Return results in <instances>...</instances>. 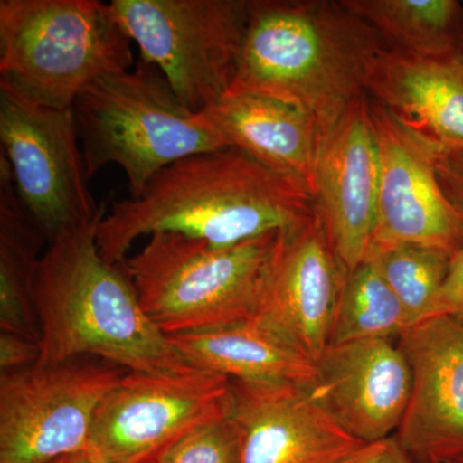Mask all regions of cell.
Returning a JSON list of instances; mask_svg holds the SVG:
<instances>
[{"label": "cell", "instance_id": "obj_12", "mask_svg": "<svg viewBox=\"0 0 463 463\" xmlns=\"http://www.w3.org/2000/svg\"><path fill=\"white\" fill-rule=\"evenodd\" d=\"M347 272L316 209L279 233L250 322L316 364L330 345Z\"/></svg>", "mask_w": 463, "mask_h": 463}, {"label": "cell", "instance_id": "obj_24", "mask_svg": "<svg viewBox=\"0 0 463 463\" xmlns=\"http://www.w3.org/2000/svg\"><path fill=\"white\" fill-rule=\"evenodd\" d=\"M239 439L227 413L179 439L157 463H239Z\"/></svg>", "mask_w": 463, "mask_h": 463}, {"label": "cell", "instance_id": "obj_31", "mask_svg": "<svg viewBox=\"0 0 463 463\" xmlns=\"http://www.w3.org/2000/svg\"><path fill=\"white\" fill-rule=\"evenodd\" d=\"M455 463H463V456L461 457V458L457 459Z\"/></svg>", "mask_w": 463, "mask_h": 463}, {"label": "cell", "instance_id": "obj_3", "mask_svg": "<svg viewBox=\"0 0 463 463\" xmlns=\"http://www.w3.org/2000/svg\"><path fill=\"white\" fill-rule=\"evenodd\" d=\"M385 48L343 0H250L228 93L288 103L325 136L365 93L370 67Z\"/></svg>", "mask_w": 463, "mask_h": 463}, {"label": "cell", "instance_id": "obj_28", "mask_svg": "<svg viewBox=\"0 0 463 463\" xmlns=\"http://www.w3.org/2000/svg\"><path fill=\"white\" fill-rule=\"evenodd\" d=\"M352 463H413L395 435L364 444Z\"/></svg>", "mask_w": 463, "mask_h": 463}, {"label": "cell", "instance_id": "obj_15", "mask_svg": "<svg viewBox=\"0 0 463 463\" xmlns=\"http://www.w3.org/2000/svg\"><path fill=\"white\" fill-rule=\"evenodd\" d=\"M379 179V148L364 93L323 136L313 194L332 249L347 270L370 251Z\"/></svg>", "mask_w": 463, "mask_h": 463}, {"label": "cell", "instance_id": "obj_17", "mask_svg": "<svg viewBox=\"0 0 463 463\" xmlns=\"http://www.w3.org/2000/svg\"><path fill=\"white\" fill-rule=\"evenodd\" d=\"M365 94L441 151L463 154V53L381 51Z\"/></svg>", "mask_w": 463, "mask_h": 463}, {"label": "cell", "instance_id": "obj_10", "mask_svg": "<svg viewBox=\"0 0 463 463\" xmlns=\"http://www.w3.org/2000/svg\"><path fill=\"white\" fill-rule=\"evenodd\" d=\"M124 374L76 359L2 373L0 463H51L85 453L97 407Z\"/></svg>", "mask_w": 463, "mask_h": 463}, {"label": "cell", "instance_id": "obj_11", "mask_svg": "<svg viewBox=\"0 0 463 463\" xmlns=\"http://www.w3.org/2000/svg\"><path fill=\"white\" fill-rule=\"evenodd\" d=\"M370 112L379 148L380 179L368 252L421 246L455 254L463 243V222L439 182V148L371 99Z\"/></svg>", "mask_w": 463, "mask_h": 463}, {"label": "cell", "instance_id": "obj_7", "mask_svg": "<svg viewBox=\"0 0 463 463\" xmlns=\"http://www.w3.org/2000/svg\"><path fill=\"white\" fill-rule=\"evenodd\" d=\"M250 0H112L118 25L194 114L230 91Z\"/></svg>", "mask_w": 463, "mask_h": 463}, {"label": "cell", "instance_id": "obj_22", "mask_svg": "<svg viewBox=\"0 0 463 463\" xmlns=\"http://www.w3.org/2000/svg\"><path fill=\"white\" fill-rule=\"evenodd\" d=\"M413 323L399 298L365 259L347 272L332 330L331 343L399 339Z\"/></svg>", "mask_w": 463, "mask_h": 463}, {"label": "cell", "instance_id": "obj_6", "mask_svg": "<svg viewBox=\"0 0 463 463\" xmlns=\"http://www.w3.org/2000/svg\"><path fill=\"white\" fill-rule=\"evenodd\" d=\"M281 232L233 246L158 232L123 267L146 315L166 336L240 325L255 315Z\"/></svg>", "mask_w": 463, "mask_h": 463}, {"label": "cell", "instance_id": "obj_2", "mask_svg": "<svg viewBox=\"0 0 463 463\" xmlns=\"http://www.w3.org/2000/svg\"><path fill=\"white\" fill-rule=\"evenodd\" d=\"M103 218L105 212L63 231L39 258L33 288L41 331L38 364L96 355L130 373L194 370L146 315L123 264L99 254L97 231Z\"/></svg>", "mask_w": 463, "mask_h": 463}, {"label": "cell", "instance_id": "obj_19", "mask_svg": "<svg viewBox=\"0 0 463 463\" xmlns=\"http://www.w3.org/2000/svg\"><path fill=\"white\" fill-rule=\"evenodd\" d=\"M191 367L230 380L315 385V364L254 322L169 336Z\"/></svg>", "mask_w": 463, "mask_h": 463}, {"label": "cell", "instance_id": "obj_8", "mask_svg": "<svg viewBox=\"0 0 463 463\" xmlns=\"http://www.w3.org/2000/svg\"><path fill=\"white\" fill-rule=\"evenodd\" d=\"M0 143L21 205L48 242L105 212L88 187L72 109L45 108L0 87Z\"/></svg>", "mask_w": 463, "mask_h": 463}, {"label": "cell", "instance_id": "obj_16", "mask_svg": "<svg viewBox=\"0 0 463 463\" xmlns=\"http://www.w3.org/2000/svg\"><path fill=\"white\" fill-rule=\"evenodd\" d=\"M315 370L316 401L347 434L373 443L398 431L412 394V373L394 340L332 344Z\"/></svg>", "mask_w": 463, "mask_h": 463}, {"label": "cell", "instance_id": "obj_21", "mask_svg": "<svg viewBox=\"0 0 463 463\" xmlns=\"http://www.w3.org/2000/svg\"><path fill=\"white\" fill-rule=\"evenodd\" d=\"M389 50L417 54L463 53V3L458 0H343Z\"/></svg>", "mask_w": 463, "mask_h": 463}, {"label": "cell", "instance_id": "obj_20", "mask_svg": "<svg viewBox=\"0 0 463 463\" xmlns=\"http://www.w3.org/2000/svg\"><path fill=\"white\" fill-rule=\"evenodd\" d=\"M39 232L21 205L7 160L0 157V326L2 331L41 341L33 306Z\"/></svg>", "mask_w": 463, "mask_h": 463}, {"label": "cell", "instance_id": "obj_5", "mask_svg": "<svg viewBox=\"0 0 463 463\" xmlns=\"http://www.w3.org/2000/svg\"><path fill=\"white\" fill-rule=\"evenodd\" d=\"M72 112L88 175L120 166L132 197L183 158L230 147L183 105L160 70L142 60L133 71L96 81L76 99Z\"/></svg>", "mask_w": 463, "mask_h": 463}, {"label": "cell", "instance_id": "obj_26", "mask_svg": "<svg viewBox=\"0 0 463 463\" xmlns=\"http://www.w3.org/2000/svg\"><path fill=\"white\" fill-rule=\"evenodd\" d=\"M41 343L2 331L0 335V368L2 373L38 364Z\"/></svg>", "mask_w": 463, "mask_h": 463}, {"label": "cell", "instance_id": "obj_25", "mask_svg": "<svg viewBox=\"0 0 463 463\" xmlns=\"http://www.w3.org/2000/svg\"><path fill=\"white\" fill-rule=\"evenodd\" d=\"M446 316L463 326V243L450 257L449 269L441 286L432 317Z\"/></svg>", "mask_w": 463, "mask_h": 463}, {"label": "cell", "instance_id": "obj_13", "mask_svg": "<svg viewBox=\"0 0 463 463\" xmlns=\"http://www.w3.org/2000/svg\"><path fill=\"white\" fill-rule=\"evenodd\" d=\"M227 416L239 439V463H352L364 448L319 405L312 389L231 380Z\"/></svg>", "mask_w": 463, "mask_h": 463}, {"label": "cell", "instance_id": "obj_9", "mask_svg": "<svg viewBox=\"0 0 463 463\" xmlns=\"http://www.w3.org/2000/svg\"><path fill=\"white\" fill-rule=\"evenodd\" d=\"M231 380L203 370L124 374L100 401L85 455L96 463H157L179 439L227 413Z\"/></svg>", "mask_w": 463, "mask_h": 463}, {"label": "cell", "instance_id": "obj_1", "mask_svg": "<svg viewBox=\"0 0 463 463\" xmlns=\"http://www.w3.org/2000/svg\"><path fill=\"white\" fill-rule=\"evenodd\" d=\"M306 185L228 147L183 158L141 194L114 203L97 231L99 254L123 264L134 241L158 232L233 246L297 227L315 214Z\"/></svg>", "mask_w": 463, "mask_h": 463}, {"label": "cell", "instance_id": "obj_30", "mask_svg": "<svg viewBox=\"0 0 463 463\" xmlns=\"http://www.w3.org/2000/svg\"><path fill=\"white\" fill-rule=\"evenodd\" d=\"M67 459H69V457H66V458L57 459V461H53L51 463H67Z\"/></svg>", "mask_w": 463, "mask_h": 463}, {"label": "cell", "instance_id": "obj_14", "mask_svg": "<svg viewBox=\"0 0 463 463\" xmlns=\"http://www.w3.org/2000/svg\"><path fill=\"white\" fill-rule=\"evenodd\" d=\"M397 343L412 373V394L395 438L413 463H455L463 456V326L430 317Z\"/></svg>", "mask_w": 463, "mask_h": 463}, {"label": "cell", "instance_id": "obj_18", "mask_svg": "<svg viewBox=\"0 0 463 463\" xmlns=\"http://www.w3.org/2000/svg\"><path fill=\"white\" fill-rule=\"evenodd\" d=\"M199 115L230 147L315 194L323 133L312 116L281 100L250 93L225 94Z\"/></svg>", "mask_w": 463, "mask_h": 463}, {"label": "cell", "instance_id": "obj_27", "mask_svg": "<svg viewBox=\"0 0 463 463\" xmlns=\"http://www.w3.org/2000/svg\"><path fill=\"white\" fill-rule=\"evenodd\" d=\"M437 172L448 201L463 222V154H452L439 148Z\"/></svg>", "mask_w": 463, "mask_h": 463}, {"label": "cell", "instance_id": "obj_23", "mask_svg": "<svg viewBox=\"0 0 463 463\" xmlns=\"http://www.w3.org/2000/svg\"><path fill=\"white\" fill-rule=\"evenodd\" d=\"M452 255L421 246H399L368 252L413 325L430 318L446 281Z\"/></svg>", "mask_w": 463, "mask_h": 463}, {"label": "cell", "instance_id": "obj_29", "mask_svg": "<svg viewBox=\"0 0 463 463\" xmlns=\"http://www.w3.org/2000/svg\"><path fill=\"white\" fill-rule=\"evenodd\" d=\"M67 463H96L90 457L85 455V453H79V455L69 457Z\"/></svg>", "mask_w": 463, "mask_h": 463}, {"label": "cell", "instance_id": "obj_4", "mask_svg": "<svg viewBox=\"0 0 463 463\" xmlns=\"http://www.w3.org/2000/svg\"><path fill=\"white\" fill-rule=\"evenodd\" d=\"M111 5L99 0H2L0 87L45 108L72 109L133 53Z\"/></svg>", "mask_w": 463, "mask_h": 463}]
</instances>
